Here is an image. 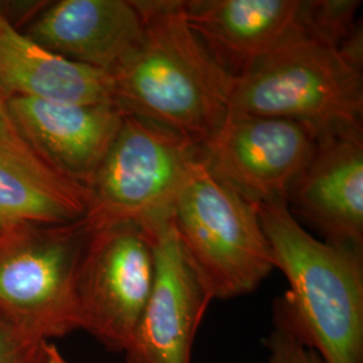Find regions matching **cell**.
Returning <instances> with one entry per match:
<instances>
[{"label": "cell", "mask_w": 363, "mask_h": 363, "mask_svg": "<svg viewBox=\"0 0 363 363\" xmlns=\"http://www.w3.org/2000/svg\"><path fill=\"white\" fill-rule=\"evenodd\" d=\"M143 35L109 74L115 104L199 145L228 115L232 79L186 22L183 1H136Z\"/></svg>", "instance_id": "cell-1"}, {"label": "cell", "mask_w": 363, "mask_h": 363, "mask_svg": "<svg viewBox=\"0 0 363 363\" xmlns=\"http://www.w3.org/2000/svg\"><path fill=\"white\" fill-rule=\"evenodd\" d=\"M274 268L289 288L273 301V328L325 363H363V253L308 233L286 203L259 206Z\"/></svg>", "instance_id": "cell-2"}, {"label": "cell", "mask_w": 363, "mask_h": 363, "mask_svg": "<svg viewBox=\"0 0 363 363\" xmlns=\"http://www.w3.org/2000/svg\"><path fill=\"white\" fill-rule=\"evenodd\" d=\"M362 43L361 26L342 45L288 42L232 79L228 113L294 121L316 142L363 133Z\"/></svg>", "instance_id": "cell-3"}, {"label": "cell", "mask_w": 363, "mask_h": 363, "mask_svg": "<svg viewBox=\"0 0 363 363\" xmlns=\"http://www.w3.org/2000/svg\"><path fill=\"white\" fill-rule=\"evenodd\" d=\"M171 220L184 257L211 300L253 292L274 269L259 205L217 181L198 155Z\"/></svg>", "instance_id": "cell-4"}, {"label": "cell", "mask_w": 363, "mask_h": 363, "mask_svg": "<svg viewBox=\"0 0 363 363\" xmlns=\"http://www.w3.org/2000/svg\"><path fill=\"white\" fill-rule=\"evenodd\" d=\"M89 232L82 218L0 234L1 325L42 342L78 330L76 281Z\"/></svg>", "instance_id": "cell-5"}, {"label": "cell", "mask_w": 363, "mask_h": 363, "mask_svg": "<svg viewBox=\"0 0 363 363\" xmlns=\"http://www.w3.org/2000/svg\"><path fill=\"white\" fill-rule=\"evenodd\" d=\"M198 145L143 118L124 115L103 163L85 187L89 229L130 222L148 233L171 220Z\"/></svg>", "instance_id": "cell-6"}, {"label": "cell", "mask_w": 363, "mask_h": 363, "mask_svg": "<svg viewBox=\"0 0 363 363\" xmlns=\"http://www.w3.org/2000/svg\"><path fill=\"white\" fill-rule=\"evenodd\" d=\"M155 279L150 234L130 222L91 229L76 281L78 330L109 351L124 352Z\"/></svg>", "instance_id": "cell-7"}, {"label": "cell", "mask_w": 363, "mask_h": 363, "mask_svg": "<svg viewBox=\"0 0 363 363\" xmlns=\"http://www.w3.org/2000/svg\"><path fill=\"white\" fill-rule=\"evenodd\" d=\"M315 150V136L294 121L228 113L198 145V157L217 181L249 202L286 205Z\"/></svg>", "instance_id": "cell-8"}, {"label": "cell", "mask_w": 363, "mask_h": 363, "mask_svg": "<svg viewBox=\"0 0 363 363\" xmlns=\"http://www.w3.org/2000/svg\"><path fill=\"white\" fill-rule=\"evenodd\" d=\"M155 279L128 347L127 363H191L195 337L211 298L183 255L172 220L148 232Z\"/></svg>", "instance_id": "cell-9"}, {"label": "cell", "mask_w": 363, "mask_h": 363, "mask_svg": "<svg viewBox=\"0 0 363 363\" xmlns=\"http://www.w3.org/2000/svg\"><path fill=\"white\" fill-rule=\"evenodd\" d=\"M183 13L210 58L232 78L288 42L312 37L310 0H187Z\"/></svg>", "instance_id": "cell-10"}, {"label": "cell", "mask_w": 363, "mask_h": 363, "mask_svg": "<svg viewBox=\"0 0 363 363\" xmlns=\"http://www.w3.org/2000/svg\"><path fill=\"white\" fill-rule=\"evenodd\" d=\"M19 138L49 167L86 187L123 125L116 104H73L31 97L7 101Z\"/></svg>", "instance_id": "cell-11"}, {"label": "cell", "mask_w": 363, "mask_h": 363, "mask_svg": "<svg viewBox=\"0 0 363 363\" xmlns=\"http://www.w3.org/2000/svg\"><path fill=\"white\" fill-rule=\"evenodd\" d=\"M28 38L67 61L111 74L143 35L136 0L39 1L18 27Z\"/></svg>", "instance_id": "cell-12"}, {"label": "cell", "mask_w": 363, "mask_h": 363, "mask_svg": "<svg viewBox=\"0 0 363 363\" xmlns=\"http://www.w3.org/2000/svg\"><path fill=\"white\" fill-rule=\"evenodd\" d=\"M286 206L322 241L363 253V133L318 140Z\"/></svg>", "instance_id": "cell-13"}, {"label": "cell", "mask_w": 363, "mask_h": 363, "mask_svg": "<svg viewBox=\"0 0 363 363\" xmlns=\"http://www.w3.org/2000/svg\"><path fill=\"white\" fill-rule=\"evenodd\" d=\"M28 3L0 1V91L73 104H115L109 74L46 50L18 25Z\"/></svg>", "instance_id": "cell-14"}, {"label": "cell", "mask_w": 363, "mask_h": 363, "mask_svg": "<svg viewBox=\"0 0 363 363\" xmlns=\"http://www.w3.org/2000/svg\"><path fill=\"white\" fill-rule=\"evenodd\" d=\"M86 190L49 167L26 144L0 143V234L27 223L82 220Z\"/></svg>", "instance_id": "cell-15"}, {"label": "cell", "mask_w": 363, "mask_h": 363, "mask_svg": "<svg viewBox=\"0 0 363 363\" xmlns=\"http://www.w3.org/2000/svg\"><path fill=\"white\" fill-rule=\"evenodd\" d=\"M264 346L268 354L259 363H325L316 351L276 328L264 339Z\"/></svg>", "instance_id": "cell-16"}, {"label": "cell", "mask_w": 363, "mask_h": 363, "mask_svg": "<svg viewBox=\"0 0 363 363\" xmlns=\"http://www.w3.org/2000/svg\"><path fill=\"white\" fill-rule=\"evenodd\" d=\"M48 342L22 337L0 323V363H45Z\"/></svg>", "instance_id": "cell-17"}, {"label": "cell", "mask_w": 363, "mask_h": 363, "mask_svg": "<svg viewBox=\"0 0 363 363\" xmlns=\"http://www.w3.org/2000/svg\"><path fill=\"white\" fill-rule=\"evenodd\" d=\"M7 101V97L0 91V143L26 144L13 128Z\"/></svg>", "instance_id": "cell-18"}, {"label": "cell", "mask_w": 363, "mask_h": 363, "mask_svg": "<svg viewBox=\"0 0 363 363\" xmlns=\"http://www.w3.org/2000/svg\"><path fill=\"white\" fill-rule=\"evenodd\" d=\"M45 363H67L65 357L61 354L57 345L52 342H48L46 345V362Z\"/></svg>", "instance_id": "cell-19"}]
</instances>
